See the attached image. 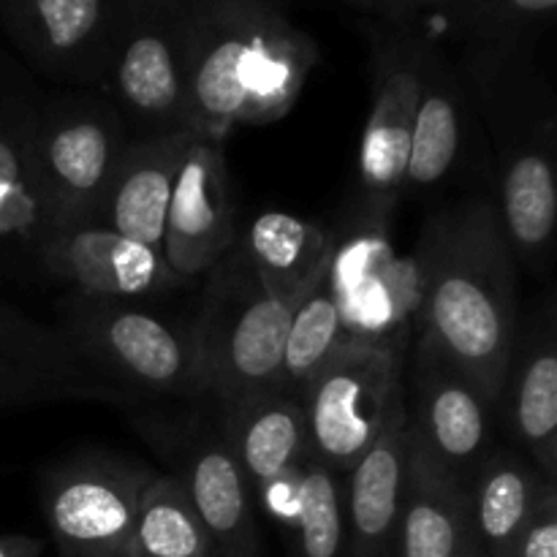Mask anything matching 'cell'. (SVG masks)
Instances as JSON below:
<instances>
[{
    "label": "cell",
    "mask_w": 557,
    "mask_h": 557,
    "mask_svg": "<svg viewBox=\"0 0 557 557\" xmlns=\"http://www.w3.org/2000/svg\"><path fill=\"white\" fill-rule=\"evenodd\" d=\"M210 536L169 473H156L141 493L123 557H212Z\"/></svg>",
    "instance_id": "28"
},
{
    "label": "cell",
    "mask_w": 557,
    "mask_h": 557,
    "mask_svg": "<svg viewBox=\"0 0 557 557\" xmlns=\"http://www.w3.org/2000/svg\"><path fill=\"white\" fill-rule=\"evenodd\" d=\"M468 96L493 134V205L506 243L517 264L531 275L544 277L553 267L557 223L553 87L539 71L536 60H525Z\"/></svg>",
    "instance_id": "3"
},
{
    "label": "cell",
    "mask_w": 557,
    "mask_h": 557,
    "mask_svg": "<svg viewBox=\"0 0 557 557\" xmlns=\"http://www.w3.org/2000/svg\"><path fill=\"white\" fill-rule=\"evenodd\" d=\"M406 362L364 346H346L302 389L308 449L346 476L384 430L406 395Z\"/></svg>",
    "instance_id": "10"
},
{
    "label": "cell",
    "mask_w": 557,
    "mask_h": 557,
    "mask_svg": "<svg viewBox=\"0 0 557 557\" xmlns=\"http://www.w3.org/2000/svg\"><path fill=\"white\" fill-rule=\"evenodd\" d=\"M215 413L253 490L308 455V422L297 392L267 386L232 406H215Z\"/></svg>",
    "instance_id": "23"
},
{
    "label": "cell",
    "mask_w": 557,
    "mask_h": 557,
    "mask_svg": "<svg viewBox=\"0 0 557 557\" xmlns=\"http://www.w3.org/2000/svg\"><path fill=\"white\" fill-rule=\"evenodd\" d=\"M239 237V210L223 139L194 134L177 169L163 232V259L183 283L210 275Z\"/></svg>",
    "instance_id": "16"
},
{
    "label": "cell",
    "mask_w": 557,
    "mask_h": 557,
    "mask_svg": "<svg viewBox=\"0 0 557 557\" xmlns=\"http://www.w3.org/2000/svg\"><path fill=\"white\" fill-rule=\"evenodd\" d=\"M190 139L194 134L185 131L131 141L96 223L163 253L169 199Z\"/></svg>",
    "instance_id": "22"
},
{
    "label": "cell",
    "mask_w": 557,
    "mask_h": 557,
    "mask_svg": "<svg viewBox=\"0 0 557 557\" xmlns=\"http://www.w3.org/2000/svg\"><path fill=\"white\" fill-rule=\"evenodd\" d=\"M234 245L267 292L302 299L326 272L332 232L288 212L267 210L239 232Z\"/></svg>",
    "instance_id": "26"
},
{
    "label": "cell",
    "mask_w": 557,
    "mask_h": 557,
    "mask_svg": "<svg viewBox=\"0 0 557 557\" xmlns=\"http://www.w3.org/2000/svg\"><path fill=\"white\" fill-rule=\"evenodd\" d=\"M462 3H466V0H381L375 22H386V25L397 27H419L422 20H428V16L444 20L446 14L460 9Z\"/></svg>",
    "instance_id": "34"
},
{
    "label": "cell",
    "mask_w": 557,
    "mask_h": 557,
    "mask_svg": "<svg viewBox=\"0 0 557 557\" xmlns=\"http://www.w3.org/2000/svg\"><path fill=\"white\" fill-rule=\"evenodd\" d=\"M128 3H152V5H166V3H177V0H128Z\"/></svg>",
    "instance_id": "38"
},
{
    "label": "cell",
    "mask_w": 557,
    "mask_h": 557,
    "mask_svg": "<svg viewBox=\"0 0 557 557\" xmlns=\"http://www.w3.org/2000/svg\"><path fill=\"white\" fill-rule=\"evenodd\" d=\"M343 3L354 5V9L364 11V14H370V16L379 14V9H381V0H343Z\"/></svg>",
    "instance_id": "37"
},
{
    "label": "cell",
    "mask_w": 557,
    "mask_h": 557,
    "mask_svg": "<svg viewBox=\"0 0 557 557\" xmlns=\"http://www.w3.org/2000/svg\"><path fill=\"white\" fill-rule=\"evenodd\" d=\"M54 400H79V395L60 381L0 370V411H14V408L41 406V403Z\"/></svg>",
    "instance_id": "32"
},
{
    "label": "cell",
    "mask_w": 557,
    "mask_h": 557,
    "mask_svg": "<svg viewBox=\"0 0 557 557\" xmlns=\"http://www.w3.org/2000/svg\"><path fill=\"white\" fill-rule=\"evenodd\" d=\"M58 330L103 381L131 400H205L194 321L163 315L145 299L71 292L58 308Z\"/></svg>",
    "instance_id": "4"
},
{
    "label": "cell",
    "mask_w": 557,
    "mask_h": 557,
    "mask_svg": "<svg viewBox=\"0 0 557 557\" xmlns=\"http://www.w3.org/2000/svg\"><path fill=\"white\" fill-rule=\"evenodd\" d=\"M557 0H466L444 16L446 33L455 38L460 71L468 92L520 65L536 60V47L553 27Z\"/></svg>",
    "instance_id": "20"
},
{
    "label": "cell",
    "mask_w": 557,
    "mask_h": 557,
    "mask_svg": "<svg viewBox=\"0 0 557 557\" xmlns=\"http://www.w3.org/2000/svg\"><path fill=\"white\" fill-rule=\"evenodd\" d=\"M305 462H308V455H305L302 460L294 462V466H288L286 471L277 473V476H272L270 482L261 484L259 490H253L256 506H259L283 533H288V528L297 520L299 500H302L305 487Z\"/></svg>",
    "instance_id": "31"
},
{
    "label": "cell",
    "mask_w": 557,
    "mask_h": 557,
    "mask_svg": "<svg viewBox=\"0 0 557 557\" xmlns=\"http://www.w3.org/2000/svg\"><path fill=\"white\" fill-rule=\"evenodd\" d=\"M417 326L495 406L520 326V264L490 196L435 212L411 253Z\"/></svg>",
    "instance_id": "1"
},
{
    "label": "cell",
    "mask_w": 557,
    "mask_h": 557,
    "mask_svg": "<svg viewBox=\"0 0 557 557\" xmlns=\"http://www.w3.org/2000/svg\"><path fill=\"white\" fill-rule=\"evenodd\" d=\"M511 557H557V487H549L517 539Z\"/></svg>",
    "instance_id": "33"
},
{
    "label": "cell",
    "mask_w": 557,
    "mask_h": 557,
    "mask_svg": "<svg viewBox=\"0 0 557 557\" xmlns=\"http://www.w3.org/2000/svg\"><path fill=\"white\" fill-rule=\"evenodd\" d=\"M299 299L267 292L237 245L207 275L205 302L194 319L207 400L232 406L277 384L288 321Z\"/></svg>",
    "instance_id": "5"
},
{
    "label": "cell",
    "mask_w": 557,
    "mask_h": 557,
    "mask_svg": "<svg viewBox=\"0 0 557 557\" xmlns=\"http://www.w3.org/2000/svg\"><path fill=\"white\" fill-rule=\"evenodd\" d=\"M557 487L515 446H495L466 487L468 520L487 557H511L544 493Z\"/></svg>",
    "instance_id": "24"
},
{
    "label": "cell",
    "mask_w": 557,
    "mask_h": 557,
    "mask_svg": "<svg viewBox=\"0 0 557 557\" xmlns=\"http://www.w3.org/2000/svg\"><path fill=\"white\" fill-rule=\"evenodd\" d=\"M212 557H215V555H212Z\"/></svg>",
    "instance_id": "39"
},
{
    "label": "cell",
    "mask_w": 557,
    "mask_h": 557,
    "mask_svg": "<svg viewBox=\"0 0 557 557\" xmlns=\"http://www.w3.org/2000/svg\"><path fill=\"white\" fill-rule=\"evenodd\" d=\"M455 60L438 38L419 27L417 107H413L411 156L406 194H430L449 183L468 152V128L476 109Z\"/></svg>",
    "instance_id": "19"
},
{
    "label": "cell",
    "mask_w": 557,
    "mask_h": 557,
    "mask_svg": "<svg viewBox=\"0 0 557 557\" xmlns=\"http://www.w3.org/2000/svg\"><path fill=\"white\" fill-rule=\"evenodd\" d=\"M466 490L441 471L408 428V473L389 557H457L468 533Z\"/></svg>",
    "instance_id": "25"
},
{
    "label": "cell",
    "mask_w": 557,
    "mask_h": 557,
    "mask_svg": "<svg viewBox=\"0 0 557 557\" xmlns=\"http://www.w3.org/2000/svg\"><path fill=\"white\" fill-rule=\"evenodd\" d=\"M495 422L509 446L544 479L557 482V310L553 292L520 315L515 346L495 400Z\"/></svg>",
    "instance_id": "17"
},
{
    "label": "cell",
    "mask_w": 557,
    "mask_h": 557,
    "mask_svg": "<svg viewBox=\"0 0 557 557\" xmlns=\"http://www.w3.org/2000/svg\"><path fill=\"white\" fill-rule=\"evenodd\" d=\"M156 468L90 449L44 471L38 498L60 557H123L141 493Z\"/></svg>",
    "instance_id": "9"
},
{
    "label": "cell",
    "mask_w": 557,
    "mask_h": 557,
    "mask_svg": "<svg viewBox=\"0 0 557 557\" xmlns=\"http://www.w3.org/2000/svg\"><path fill=\"white\" fill-rule=\"evenodd\" d=\"M128 0H0V30L30 74L101 90Z\"/></svg>",
    "instance_id": "13"
},
{
    "label": "cell",
    "mask_w": 557,
    "mask_h": 557,
    "mask_svg": "<svg viewBox=\"0 0 557 557\" xmlns=\"http://www.w3.org/2000/svg\"><path fill=\"white\" fill-rule=\"evenodd\" d=\"M131 141L123 117L101 90H41L30 150L54 226L96 221Z\"/></svg>",
    "instance_id": "6"
},
{
    "label": "cell",
    "mask_w": 557,
    "mask_h": 557,
    "mask_svg": "<svg viewBox=\"0 0 557 557\" xmlns=\"http://www.w3.org/2000/svg\"><path fill=\"white\" fill-rule=\"evenodd\" d=\"M0 370L60 381L79 395V400H96L117 406L123 411L134 408V400L103 381L85 359L71 348L58 326H44L27 319L14 305L0 299Z\"/></svg>",
    "instance_id": "27"
},
{
    "label": "cell",
    "mask_w": 557,
    "mask_h": 557,
    "mask_svg": "<svg viewBox=\"0 0 557 557\" xmlns=\"http://www.w3.org/2000/svg\"><path fill=\"white\" fill-rule=\"evenodd\" d=\"M326 283L337 299L346 341L406 362L417 326V272L392 243V215L359 205L332 234Z\"/></svg>",
    "instance_id": "8"
},
{
    "label": "cell",
    "mask_w": 557,
    "mask_h": 557,
    "mask_svg": "<svg viewBox=\"0 0 557 557\" xmlns=\"http://www.w3.org/2000/svg\"><path fill=\"white\" fill-rule=\"evenodd\" d=\"M468 522H471V520H468ZM457 557H487V555H484V549L479 547V542H476V536H473L471 525H468V533H466V539H462L460 553H457Z\"/></svg>",
    "instance_id": "36"
},
{
    "label": "cell",
    "mask_w": 557,
    "mask_h": 557,
    "mask_svg": "<svg viewBox=\"0 0 557 557\" xmlns=\"http://www.w3.org/2000/svg\"><path fill=\"white\" fill-rule=\"evenodd\" d=\"M177 52L196 134L286 117L321 60L277 0H177Z\"/></svg>",
    "instance_id": "2"
},
{
    "label": "cell",
    "mask_w": 557,
    "mask_h": 557,
    "mask_svg": "<svg viewBox=\"0 0 557 557\" xmlns=\"http://www.w3.org/2000/svg\"><path fill=\"white\" fill-rule=\"evenodd\" d=\"M38 96L30 71L0 47V270L22 277H41V250L58 232L33 166Z\"/></svg>",
    "instance_id": "15"
},
{
    "label": "cell",
    "mask_w": 557,
    "mask_h": 557,
    "mask_svg": "<svg viewBox=\"0 0 557 557\" xmlns=\"http://www.w3.org/2000/svg\"><path fill=\"white\" fill-rule=\"evenodd\" d=\"M41 277L76 294L112 299H147L188 286L174 275L163 253L96 221L52 234L41 250Z\"/></svg>",
    "instance_id": "18"
},
{
    "label": "cell",
    "mask_w": 557,
    "mask_h": 557,
    "mask_svg": "<svg viewBox=\"0 0 557 557\" xmlns=\"http://www.w3.org/2000/svg\"><path fill=\"white\" fill-rule=\"evenodd\" d=\"M408 473L406 395L392 406L384 430L346 473V525L351 557H389L400 525Z\"/></svg>",
    "instance_id": "21"
},
{
    "label": "cell",
    "mask_w": 557,
    "mask_h": 557,
    "mask_svg": "<svg viewBox=\"0 0 557 557\" xmlns=\"http://www.w3.org/2000/svg\"><path fill=\"white\" fill-rule=\"evenodd\" d=\"M131 139L196 134L177 52L174 3H128L101 85Z\"/></svg>",
    "instance_id": "11"
},
{
    "label": "cell",
    "mask_w": 557,
    "mask_h": 557,
    "mask_svg": "<svg viewBox=\"0 0 557 557\" xmlns=\"http://www.w3.org/2000/svg\"><path fill=\"white\" fill-rule=\"evenodd\" d=\"M370 41V114L359 141V205L395 215L406 196L417 107L419 27L373 22Z\"/></svg>",
    "instance_id": "12"
},
{
    "label": "cell",
    "mask_w": 557,
    "mask_h": 557,
    "mask_svg": "<svg viewBox=\"0 0 557 557\" xmlns=\"http://www.w3.org/2000/svg\"><path fill=\"white\" fill-rule=\"evenodd\" d=\"M346 346H351V343L346 341L337 299L332 294L330 283H326L324 272L313 283V288L299 299L297 310H294L292 321H288L281 373H277L275 386L302 395L305 384Z\"/></svg>",
    "instance_id": "29"
},
{
    "label": "cell",
    "mask_w": 557,
    "mask_h": 557,
    "mask_svg": "<svg viewBox=\"0 0 557 557\" xmlns=\"http://www.w3.org/2000/svg\"><path fill=\"white\" fill-rule=\"evenodd\" d=\"M411 397L408 428L430 460L462 490L471 484L490 451L498 446L495 406L428 341L411 343Z\"/></svg>",
    "instance_id": "14"
},
{
    "label": "cell",
    "mask_w": 557,
    "mask_h": 557,
    "mask_svg": "<svg viewBox=\"0 0 557 557\" xmlns=\"http://www.w3.org/2000/svg\"><path fill=\"white\" fill-rule=\"evenodd\" d=\"M194 411L134 417L136 430L166 462V473L183 487L210 536L215 557H259L256 495L218 424L215 403Z\"/></svg>",
    "instance_id": "7"
},
{
    "label": "cell",
    "mask_w": 557,
    "mask_h": 557,
    "mask_svg": "<svg viewBox=\"0 0 557 557\" xmlns=\"http://www.w3.org/2000/svg\"><path fill=\"white\" fill-rule=\"evenodd\" d=\"M44 542L33 536H22V533H9L0 536V557H41Z\"/></svg>",
    "instance_id": "35"
},
{
    "label": "cell",
    "mask_w": 557,
    "mask_h": 557,
    "mask_svg": "<svg viewBox=\"0 0 557 557\" xmlns=\"http://www.w3.org/2000/svg\"><path fill=\"white\" fill-rule=\"evenodd\" d=\"M292 557H351L346 525V476L310 455L302 500L286 533Z\"/></svg>",
    "instance_id": "30"
}]
</instances>
